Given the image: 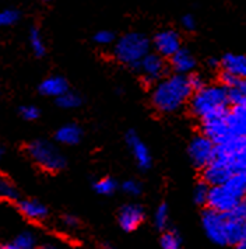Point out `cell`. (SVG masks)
I'll use <instances>...</instances> for the list:
<instances>
[{
  "mask_svg": "<svg viewBox=\"0 0 246 249\" xmlns=\"http://www.w3.org/2000/svg\"><path fill=\"white\" fill-rule=\"evenodd\" d=\"M193 91L189 74L168 73L150 87V102L158 113H176L188 105Z\"/></svg>",
  "mask_w": 246,
  "mask_h": 249,
  "instance_id": "obj_1",
  "label": "cell"
},
{
  "mask_svg": "<svg viewBox=\"0 0 246 249\" xmlns=\"http://www.w3.org/2000/svg\"><path fill=\"white\" fill-rule=\"evenodd\" d=\"M231 105L228 87L221 83L206 84L199 90L193 91L188 102L190 113L199 121L225 115Z\"/></svg>",
  "mask_w": 246,
  "mask_h": 249,
  "instance_id": "obj_2",
  "label": "cell"
},
{
  "mask_svg": "<svg viewBox=\"0 0 246 249\" xmlns=\"http://www.w3.org/2000/svg\"><path fill=\"white\" fill-rule=\"evenodd\" d=\"M153 51L151 38L140 31H130L116 38L112 45L113 59L130 70H136L140 60Z\"/></svg>",
  "mask_w": 246,
  "mask_h": 249,
  "instance_id": "obj_3",
  "label": "cell"
},
{
  "mask_svg": "<svg viewBox=\"0 0 246 249\" xmlns=\"http://www.w3.org/2000/svg\"><path fill=\"white\" fill-rule=\"evenodd\" d=\"M25 151L34 164L46 172L55 174L66 168L67 159L59 148V144L51 140L35 139L27 144Z\"/></svg>",
  "mask_w": 246,
  "mask_h": 249,
  "instance_id": "obj_4",
  "label": "cell"
},
{
  "mask_svg": "<svg viewBox=\"0 0 246 249\" xmlns=\"http://www.w3.org/2000/svg\"><path fill=\"white\" fill-rule=\"evenodd\" d=\"M134 71L140 76L145 86L151 87L158 80L167 76L171 70L168 66L167 59L157 53L156 51H151L140 60Z\"/></svg>",
  "mask_w": 246,
  "mask_h": 249,
  "instance_id": "obj_5",
  "label": "cell"
},
{
  "mask_svg": "<svg viewBox=\"0 0 246 249\" xmlns=\"http://www.w3.org/2000/svg\"><path fill=\"white\" fill-rule=\"evenodd\" d=\"M201 228L210 242L227 247V213L206 207L201 213Z\"/></svg>",
  "mask_w": 246,
  "mask_h": 249,
  "instance_id": "obj_6",
  "label": "cell"
},
{
  "mask_svg": "<svg viewBox=\"0 0 246 249\" xmlns=\"http://www.w3.org/2000/svg\"><path fill=\"white\" fill-rule=\"evenodd\" d=\"M215 153H217L215 143L206 135L199 133L190 139L188 144V156L194 168L197 170L204 168L215 159Z\"/></svg>",
  "mask_w": 246,
  "mask_h": 249,
  "instance_id": "obj_7",
  "label": "cell"
},
{
  "mask_svg": "<svg viewBox=\"0 0 246 249\" xmlns=\"http://www.w3.org/2000/svg\"><path fill=\"white\" fill-rule=\"evenodd\" d=\"M124 143L129 148L137 168L141 172H147L148 170H151V167H153V154H151L148 146L145 144L144 140L139 136V133L134 129H130V130L126 132Z\"/></svg>",
  "mask_w": 246,
  "mask_h": 249,
  "instance_id": "obj_8",
  "label": "cell"
},
{
  "mask_svg": "<svg viewBox=\"0 0 246 249\" xmlns=\"http://www.w3.org/2000/svg\"><path fill=\"white\" fill-rule=\"evenodd\" d=\"M239 200L241 199L225 183L215 185V186H210L206 207L220 212V213H229L234 210L235 206L239 203Z\"/></svg>",
  "mask_w": 246,
  "mask_h": 249,
  "instance_id": "obj_9",
  "label": "cell"
},
{
  "mask_svg": "<svg viewBox=\"0 0 246 249\" xmlns=\"http://www.w3.org/2000/svg\"><path fill=\"white\" fill-rule=\"evenodd\" d=\"M151 46L153 51H156L157 53H159L168 60L176 51L182 48V36L174 28H164L153 35Z\"/></svg>",
  "mask_w": 246,
  "mask_h": 249,
  "instance_id": "obj_10",
  "label": "cell"
},
{
  "mask_svg": "<svg viewBox=\"0 0 246 249\" xmlns=\"http://www.w3.org/2000/svg\"><path fill=\"white\" fill-rule=\"evenodd\" d=\"M144 206L136 202L123 204L118 212V226L124 232H134L144 223Z\"/></svg>",
  "mask_w": 246,
  "mask_h": 249,
  "instance_id": "obj_11",
  "label": "cell"
},
{
  "mask_svg": "<svg viewBox=\"0 0 246 249\" xmlns=\"http://www.w3.org/2000/svg\"><path fill=\"white\" fill-rule=\"evenodd\" d=\"M200 171L201 179L206 183H209L210 186L223 185L234 175V170L229 165V162L220 157H215L210 164H207Z\"/></svg>",
  "mask_w": 246,
  "mask_h": 249,
  "instance_id": "obj_12",
  "label": "cell"
},
{
  "mask_svg": "<svg viewBox=\"0 0 246 249\" xmlns=\"http://www.w3.org/2000/svg\"><path fill=\"white\" fill-rule=\"evenodd\" d=\"M200 132L209 139H211L215 144H223L235 137L229 132V127L225 122V115L200 121Z\"/></svg>",
  "mask_w": 246,
  "mask_h": 249,
  "instance_id": "obj_13",
  "label": "cell"
},
{
  "mask_svg": "<svg viewBox=\"0 0 246 249\" xmlns=\"http://www.w3.org/2000/svg\"><path fill=\"white\" fill-rule=\"evenodd\" d=\"M168 66H169L171 73H178V74L188 76L190 73L196 71L197 60L189 49L182 46L179 51H176L172 56L168 59Z\"/></svg>",
  "mask_w": 246,
  "mask_h": 249,
  "instance_id": "obj_14",
  "label": "cell"
},
{
  "mask_svg": "<svg viewBox=\"0 0 246 249\" xmlns=\"http://www.w3.org/2000/svg\"><path fill=\"white\" fill-rule=\"evenodd\" d=\"M225 122L235 137H246V105L232 104L225 113Z\"/></svg>",
  "mask_w": 246,
  "mask_h": 249,
  "instance_id": "obj_15",
  "label": "cell"
},
{
  "mask_svg": "<svg viewBox=\"0 0 246 249\" xmlns=\"http://www.w3.org/2000/svg\"><path fill=\"white\" fill-rule=\"evenodd\" d=\"M84 137V130L80 124L70 122V124H62L57 127L53 135V140L59 146H66V147H74L81 143Z\"/></svg>",
  "mask_w": 246,
  "mask_h": 249,
  "instance_id": "obj_16",
  "label": "cell"
},
{
  "mask_svg": "<svg viewBox=\"0 0 246 249\" xmlns=\"http://www.w3.org/2000/svg\"><path fill=\"white\" fill-rule=\"evenodd\" d=\"M17 209L22 217L34 223H42L49 217V209L36 199H18Z\"/></svg>",
  "mask_w": 246,
  "mask_h": 249,
  "instance_id": "obj_17",
  "label": "cell"
},
{
  "mask_svg": "<svg viewBox=\"0 0 246 249\" xmlns=\"http://www.w3.org/2000/svg\"><path fill=\"white\" fill-rule=\"evenodd\" d=\"M69 90H70L69 81L63 76H59V74H52V76L46 77L38 86V91L41 95L48 97V98H55V100Z\"/></svg>",
  "mask_w": 246,
  "mask_h": 249,
  "instance_id": "obj_18",
  "label": "cell"
},
{
  "mask_svg": "<svg viewBox=\"0 0 246 249\" xmlns=\"http://www.w3.org/2000/svg\"><path fill=\"white\" fill-rule=\"evenodd\" d=\"M220 69L227 70L236 79H246V55L225 53L220 59Z\"/></svg>",
  "mask_w": 246,
  "mask_h": 249,
  "instance_id": "obj_19",
  "label": "cell"
},
{
  "mask_svg": "<svg viewBox=\"0 0 246 249\" xmlns=\"http://www.w3.org/2000/svg\"><path fill=\"white\" fill-rule=\"evenodd\" d=\"M246 235V220L227 213V245L236 247Z\"/></svg>",
  "mask_w": 246,
  "mask_h": 249,
  "instance_id": "obj_20",
  "label": "cell"
},
{
  "mask_svg": "<svg viewBox=\"0 0 246 249\" xmlns=\"http://www.w3.org/2000/svg\"><path fill=\"white\" fill-rule=\"evenodd\" d=\"M38 245V237L36 234L30 230H22L14 238L6 242L0 244L1 249H34Z\"/></svg>",
  "mask_w": 246,
  "mask_h": 249,
  "instance_id": "obj_21",
  "label": "cell"
},
{
  "mask_svg": "<svg viewBox=\"0 0 246 249\" xmlns=\"http://www.w3.org/2000/svg\"><path fill=\"white\" fill-rule=\"evenodd\" d=\"M28 45L35 57H45L48 48H46V42H45L42 33L38 27H31L30 33H28Z\"/></svg>",
  "mask_w": 246,
  "mask_h": 249,
  "instance_id": "obj_22",
  "label": "cell"
},
{
  "mask_svg": "<svg viewBox=\"0 0 246 249\" xmlns=\"http://www.w3.org/2000/svg\"><path fill=\"white\" fill-rule=\"evenodd\" d=\"M55 102L60 109L74 111V109L81 108V105H83V97L78 92H76V91L69 90L65 94H62L60 97H57Z\"/></svg>",
  "mask_w": 246,
  "mask_h": 249,
  "instance_id": "obj_23",
  "label": "cell"
},
{
  "mask_svg": "<svg viewBox=\"0 0 246 249\" xmlns=\"http://www.w3.org/2000/svg\"><path fill=\"white\" fill-rule=\"evenodd\" d=\"M158 242H159V247L162 249H179L183 244V239L176 230L168 227L167 230L161 231Z\"/></svg>",
  "mask_w": 246,
  "mask_h": 249,
  "instance_id": "obj_24",
  "label": "cell"
},
{
  "mask_svg": "<svg viewBox=\"0 0 246 249\" xmlns=\"http://www.w3.org/2000/svg\"><path fill=\"white\" fill-rule=\"evenodd\" d=\"M119 189V183L111 177H104L92 183V191L100 196H112Z\"/></svg>",
  "mask_w": 246,
  "mask_h": 249,
  "instance_id": "obj_25",
  "label": "cell"
},
{
  "mask_svg": "<svg viewBox=\"0 0 246 249\" xmlns=\"http://www.w3.org/2000/svg\"><path fill=\"white\" fill-rule=\"evenodd\" d=\"M169 206L165 202L159 203L156 207L154 213H153V226L156 227V230H158L159 232L167 230L169 227Z\"/></svg>",
  "mask_w": 246,
  "mask_h": 249,
  "instance_id": "obj_26",
  "label": "cell"
},
{
  "mask_svg": "<svg viewBox=\"0 0 246 249\" xmlns=\"http://www.w3.org/2000/svg\"><path fill=\"white\" fill-rule=\"evenodd\" d=\"M18 199H20V193L17 186L7 177L0 174V200L17 202Z\"/></svg>",
  "mask_w": 246,
  "mask_h": 249,
  "instance_id": "obj_27",
  "label": "cell"
},
{
  "mask_svg": "<svg viewBox=\"0 0 246 249\" xmlns=\"http://www.w3.org/2000/svg\"><path fill=\"white\" fill-rule=\"evenodd\" d=\"M119 189L124 195L130 196V197H140L143 195V192H144L143 183L139 181V179H134V178L124 179L122 183H119Z\"/></svg>",
  "mask_w": 246,
  "mask_h": 249,
  "instance_id": "obj_28",
  "label": "cell"
},
{
  "mask_svg": "<svg viewBox=\"0 0 246 249\" xmlns=\"http://www.w3.org/2000/svg\"><path fill=\"white\" fill-rule=\"evenodd\" d=\"M228 91L231 104H246V79L238 80V83Z\"/></svg>",
  "mask_w": 246,
  "mask_h": 249,
  "instance_id": "obj_29",
  "label": "cell"
},
{
  "mask_svg": "<svg viewBox=\"0 0 246 249\" xmlns=\"http://www.w3.org/2000/svg\"><path fill=\"white\" fill-rule=\"evenodd\" d=\"M209 192H210V185L201 179L197 182L193 188V202L197 206H206L207 203V197H209Z\"/></svg>",
  "mask_w": 246,
  "mask_h": 249,
  "instance_id": "obj_30",
  "label": "cell"
},
{
  "mask_svg": "<svg viewBox=\"0 0 246 249\" xmlns=\"http://www.w3.org/2000/svg\"><path fill=\"white\" fill-rule=\"evenodd\" d=\"M116 38L118 36L111 30H100V31H97L95 34L92 35V42L95 45L108 48V46H112L115 44Z\"/></svg>",
  "mask_w": 246,
  "mask_h": 249,
  "instance_id": "obj_31",
  "label": "cell"
},
{
  "mask_svg": "<svg viewBox=\"0 0 246 249\" xmlns=\"http://www.w3.org/2000/svg\"><path fill=\"white\" fill-rule=\"evenodd\" d=\"M21 14L16 9H4L0 12V28H6L11 27L14 24L18 23Z\"/></svg>",
  "mask_w": 246,
  "mask_h": 249,
  "instance_id": "obj_32",
  "label": "cell"
},
{
  "mask_svg": "<svg viewBox=\"0 0 246 249\" xmlns=\"http://www.w3.org/2000/svg\"><path fill=\"white\" fill-rule=\"evenodd\" d=\"M18 113L24 121H28V122H34L41 116L39 108L35 105H22L18 108Z\"/></svg>",
  "mask_w": 246,
  "mask_h": 249,
  "instance_id": "obj_33",
  "label": "cell"
},
{
  "mask_svg": "<svg viewBox=\"0 0 246 249\" xmlns=\"http://www.w3.org/2000/svg\"><path fill=\"white\" fill-rule=\"evenodd\" d=\"M238 80L239 79H236L235 76H232L231 73H228L227 70L220 69V71H218V83H221L223 86L231 89V87H234L235 84L238 83Z\"/></svg>",
  "mask_w": 246,
  "mask_h": 249,
  "instance_id": "obj_34",
  "label": "cell"
},
{
  "mask_svg": "<svg viewBox=\"0 0 246 249\" xmlns=\"http://www.w3.org/2000/svg\"><path fill=\"white\" fill-rule=\"evenodd\" d=\"M60 221H62L63 227L67 228V230H76V228L80 227V218L74 214L62 215V220Z\"/></svg>",
  "mask_w": 246,
  "mask_h": 249,
  "instance_id": "obj_35",
  "label": "cell"
},
{
  "mask_svg": "<svg viewBox=\"0 0 246 249\" xmlns=\"http://www.w3.org/2000/svg\"><path fill=\"white\" fill-rule=\"evenodd\" d=\"M229 214L234 215V217H238V218L246 220V196L239 200V203L235 206L232 212H229Z\"/></svg>",
  "mask_w": 246,
  "mask_h": 249,
  "instance_id": "obj_36",
  "label": "cell"
},
{
  "mask_svg": "<svg viewBox=\"0 0 246 249\" xmlns=\"http://www.w3.org/2000/svg\"><path fill=\"white\" fill-rule=\"evenodd\" d=\"M180 25H182V28L185 30V31H194V28H196V20H194V17L192 16V14H185L183 17H182V20H180Z\"/></svg>",
  "mask_w": 246,
  "mask_h": 249,
  "instance_id": "obj_37",
  "label": "cell"
},
{
  "mask_svg": "<svg viewBox=\"0 0 246 249\" xmlns=\"http://www.w3.org/2000/svg\"><path fill=\"white\" fill-rule=\"evenodd\" d=\"M189 79L190 83H192V87H193V90H199L201 87H204L207 83H206V80L201 77L200 74H197L196 71H193V73H190L189 74Z\"/></svg>",
  "mask_w": 246,
  "mask_h": 249,
  "instance_id": "obj_38",
  "label": "cell"
},
{
  "mask_svg": "<svg viewBox=\"0 0 246 249\" xmlns=\"http://www.w3.org/2000/svg\"><path fill=\"white\" fill-rule=\"evenodd\" d=\"M207 68L214 69V70H220V59H212V57H210L207 60Z\"/></svg>",
  "mask_w": 246,
  "mask_h": 249,
  "instance_id": "obj_39",
  "label": "cell"
},
{
  "mask_svg": "<svg viewBox=\"0 0 246 249\" xmlns=\"http://www.w3.org/2000/svg\"><path fill=\"white\" fill-rule=\"evenodd\" d=\"M236 248L246 249V235H245V238H244V239H242V241H241V242H239V244L236 245Z\"/></svg>",
  "mask_w": 246,
  "mask_h": 249,
  "instance_id": "obj_40",
  "label": "cell"
},
{
  "mask_svg": "<svg viewBox=\"0 0 246 249\" xmlns=\"http://www.w3.org/2000/svg\"><path fill=\"white\" fill-rule=\"evenodd\" d=\"M3 159H4V148L0 146V162L3 161Z\"/></svg>",
  "mask_w": 246,
  "mask_h": 249,
  "instance_id": "obj_41",
  "label": "cell"
},
{
  "mask_svg": "<svg viewBox=\"0 0 246 249\" xmlns=\"http://www.w3.org/2000/svg\"><path fill=\"white\" fill-rule=\"evenodd\" d=\"M44 1H53V0H44Z\"/></svg>",
  "mask_w": 246,
  "mask_h": 249,
  "instance_id": "obj_42",
  "label": "cell"
}]
</instances>
